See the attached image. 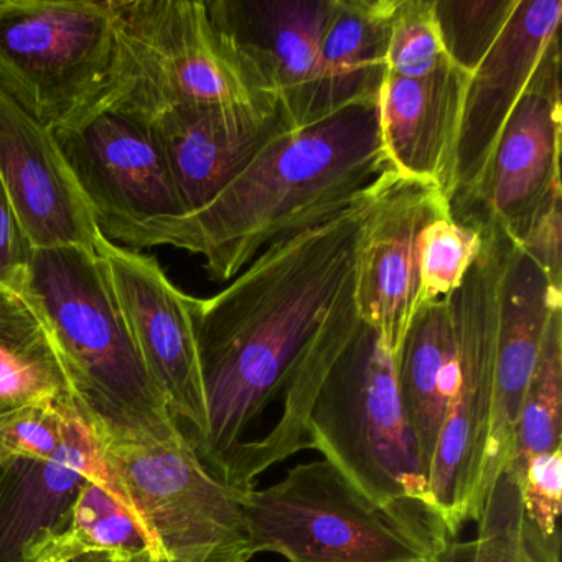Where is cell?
Instances as JSON below:
<instances>
[{
  "instance_id": "cell-1",
  "label": "cell",
  "mask_w": 562,
  "mask_h": 562,
  "mask_svg": "<svg viewBox=\"0 0 562 562\" xmlns=\"http://www.w3.org/2000/svg\"><path fill=\"white\" fill-rule=\"evenodd\" d=\"M373 187L327 222L266 248L218 294L192 297L206 401V432L193 447L220 480L281 400L312 338L353 294Z\"/></svg>"
},
{
  "instance_id": "cell-2",
  "label": "cell",
  "mask_w": 562,
  "mask_h": 562,
  "mask_svg": "<svg viewBox=\"0 0 562 562\" xmlns=\"http://www.w3.org/2000/svg\"><path fill=\"white\" fill-rule=\"evenodd\" d=\"M387 169L378 100L350 104L285 131L196 212L127 226L110 241L186 249L205 259L210 279L233 281L269 246L348 209Z\"/></svg>"
},
{
  "instance_id": "cell-3",
  "label": "cell",
  "mask_w": 562,
  "mask_h": 562,
  "mask_svg": "<svg viewBox=\"0 0 562 562\" xmlns=\"http://www.w3.org/2000/svg\"><path fill=\"white\" fill-rule=\"evenodd\" d=\"M353 295L312 338L252 453L272 467L317 450L371 502L443 528L401 406L396 358L361 321Z\"/></svg>"
},
{
  "instance_id": "cell-4",
  "label": "cell",
  "mask_w": 562,
  "mask_h": 562,
  "mask_svg": "<svg viewBox=\"0 0 562 562\" xmlns=\"http://www.w3.org/2000/svg\"><path fill=\"white\" fill-rule=\"evenodd\" d=\"M25 294L50 328L75 406L103 443H159L186 430L170 413L94 249H35Z\"/></svg>"
},
{
  "instance_id": "cell-5",
  "label": "cell",
  "mask_w": 562,
  "mask_h": 562,
  "mask_svg": "<svg viewBox=\"0 0 562 562\" xmlns=\"http://www.w3.org/2000/svg\"><path fill=\"white\" fill-rule=\"evenodd\" d=\"M114 11L113 65L87 110L113 111L150 124L186 104L279 106L220 41L205 2L121 0Z\"/></svg>"
},
{
  "instance_id": "cell-6",
  "label": "cell",
  "mask_w": 562,
  "mask_h": 562,
  "mask_svg": "<svg viewBox=\"0 0 562 562\" xmlns=\"http://www.w3.org/2000/svg\"><path fill=\"white\" fill-rule=\"evenodd\" d=\"M245 515L255 554L289 562H427L450 541L440 526L371 502L325 459L246 490Z\"/></svg>"
},
{
  "instance_id": "cell-7",
  "label": "cell",
  "mask_w": 562,
  "mask_h": 562,
  "mask_svg": "<svg viewBox=\"0 0 562 562\" xmlns=\"http://www.w3.org/2000/svg\"><path fill=\"white\" fill-rule=\"evenodd\" d=\"M482 248L450 294L457 321V376L429 469L437 515L450 539L479 521L488 499V439L495 396L496 325L503 266L512 238L480 232Z\"/></svg>"
},
{
  "instance_id": "cell-8",
  "label": "cell",
  "mask_w": 562,
  "mask_h": 562,
  "mask_svg": "<svg viewBox=\"0 0 562 562\" xmlns=\"http://www.w3.org/2000/svg\"><path fill=\"white\" fill-rule=\"evenodd\" d=\"M156 562H249L246 490L206 469L183 432L159 443H103Z\"/></svg>"
},
{
  "instance_id": "cell-9",
  "label": "cell",
  "mask_w": 562,
  "mask_h": 562,
  "mask_svg": "<svg viewBox=\"0 0 562 562\" xmlns=\"http://www.w3.org/2000/svg\"><path fill=\"white\" fill-rule=\"evenodd\" d=\"M114 47L110 0H0V90L50 130L97 100Z\"/></svg>"
},
{
  "instance_id": "cell-10",
  "label": "cell",
  "mask_w": 562,
  "mask_h": 562,
  "mask_svg": "<svg viewBox=\"0 0 562 562\" xmlns=\"http://www.w3.org/2000/svg\"><path fill=\"white\" fill-rule=\"evenodd\" d=\"M561 44L542 54L495 149L467 192L449 200L450 218L483 232L499 228L519 245L561 189Z\"/></svg>"
},
{
  "instance_id": "cell-11",
  "label": "cell",
  "mask_w": 562,
  "mask_h": 562,
  "mask_svg": "<svg viewBox=\"0 0 562 562\" xmlns=\"http://www.w3.org/2000/svg\"><path fill=\"white\" fill-rule=\"evenodd\" d=\"M54 134L104 238L186 215L150 124L90 108Z\"/></svg>"
},
{
  "instance_id": "cell-12",
  "label": "cell",
  "mask_w": 562,
  "mask_h": 562,
  "mask_svg": "<svg viewBox=\"0 0 562 562\" xmlns=\"http://www.w3.org/2000/svg\"><path fill=\"white\" fill-rule=\"evenodd\" d=\"M94 251L150 378L173 417L189 424L195 446L206 432V401L192 295L167 278L156 256L114 245L101 233Z\"/></svg>"
},
{
  "instance_id": "cell-13",
  "label": "cell",
  "mask_w": 562,
  "mask_h": 562,
  "mask_svg": "<svg viewBox=\"0 0 562 562\" xmlns=\"http://www.w3.org/2000/svg\"><path fill=\"white\" fill-rule=\"evenodd\" d=\"M450 215L442 190L387 169L374 183L361 226L355 307L394 358L420 307V236Z\"/></svg>"
},
{
  "instance_id": "cell-14",
  "label": "cell",
  "mask_w": 562,
  "mask_h": 562,
  "mask_svg": "<svg viewBox=\"0 0 562 562\" xmlns=\"http://www.w3.org/2000/svg\"><path fill=\"white\" fill-rule=\"evenodd\" d=\"M220 41L292 130L321 116V41L330 0L205 2Z\"/></svg>"
},
{
  "instance_id": "cell-15",
  "label": "cell",
  "mask_w": 562,
  "mask_h": 562,
  "mask_svg": "<svg viewBox=\"0 0 562 562\" xmlns=\"http://www.w3.org/2000/svg\"><path fill=\"white\" fill-rule=\"evenodd\" d=\"M0 180L34 249H94L100 232L54 130L2 90Z\"/></svg>"
},
{
  "instance_id": "cell-16",
  "label": "cell",
  "mask_w": 562,
  "mask_h": 562,
  "mask_svg": "<svg viewBox=\"0 0 562 562\" xmlns=\"http://www.w3.org/2000/svg\"><path fill=\"white\" fill-rule=\"evenodd\" d=\"M562 2L518 0L505 31L467 85L450 177L449 200L467 192L485 169L496 140L552 38Z\"/></svg>"
},
{
  "instance_id": "cell-17",
  "label": "cell",
  "mask_w": 562,
  "mask_h": 562,
  "mask_svg": "<svg viewBox=\"0 0 562 562\" xmlns=\"http://www.w3.org/2000/svg\"><path fill=\"white\" fill-rule=\"evenodd\" d=\"M186 215L215 199L292 126L281 106L186 104L150 123Z\"/></svg>"
},
{
  "instance_id": "cell-18",
  "label": "cell",
  "mask_w": 562,
  "mask_h": 562,
  "mask_svg": "<svg viewBox=\"0 0 562 562\" xmlns=\"http://www.w3.org/2000/svg\"><path fill=\"white\" fill-rule=\"evenodd\" d=\"M559 307H562V291L552 288L544 271L512 241L498 291L495 396L488 439L490 488L512 463L522 397L549 318Z\"/></svg>"
},
{
  "instance_id": "cell-19",
  "label": "cell",
  "mask_w": 562,
  "mask_h": 562,
  "mask_svg": "<svg viewBox=\"0 0 562 562\" xmlns=\"http://www.w3.org/2000/svg\"><path fill=\"white\" fill-rule=\"evenodd\" d=\"M469 78L446 60L426 77L386 74L378 94L381 140L391 169L437 187L447 202Z\"/></svg>"
},
{
  "instance_id": "cell-20",
  "label": "cell",
  "mask_w": 562,
  "mask_h": 562,
  "mask_svg": "<svg viewBox=\"0 0 562 562\" xmlns=\"http://www.w3.org/2000/svg\"><path fill=\"white\" fill-rule=\"evenodd\" d=\"M103 463L101 440L81 414L54 459L0 463V562H27L35 542L64 528L81 486Z\"/></svg>"
},
{
  "instance_id": "cell-21",
  "label": "cell",
  "mask_w": 562,
  "mask_h": 562,
  "mask_svg": "<svg viewBox=\"0 0 562 562\" xmlns=\"http://www.w3.org/2000/svg\"><path fill=\"white\" fill-rule=\"evenodd\" d=\"M456 376L457 321L449 294L420 305L396 357L397 393L427 480Z\"/></svg>"
},
{
  "instance_id": "cell-22",
  "label": "cell",
  "mask_w": 562,
  "mask_h": 562,
  "mask_svg": "<svg viewBox=\"0 0 562 562\" xmlns=\"http://www.w3.org/2000/svg\"><path fill=\"white\" fill-rule=\"evenodd\" d=\"M396 0H330L321 41V116L378 100Z\"/></svg>"
},
{
  "instance_id": "cell-23",
  "label": "cell",
  "mask_w": 562,
  "mask_h": 562,
  "mask_svg": "<svg viewBox=\"0 0 562 562\" xmlns=\"http://www.w3.org/2000/svg\"><path fill=\"white\" fill-rule=\"evenodd\" d=\"M74 401L47 322L24 289L0 285V414Z\"/></svg>"
},
{
  "instance_id": "cell-24",
  "label": "cell",
  "mask_w": 562,
  "mask_h": 562,
  "mask_svg": "<svg viewBox=\"0 0 562 562\" xmlns=\"http://www.w3.org/2000/svg\"><path fill=\"white\" fill-rule=\"evenodd\" d=\"M140 552L153 555L126 503L116 490L88 479L64 528L35 542L29 549L27 562H70L88 554L123 561Z\"/></svg>"
},
{
  "instance_id": "cell-25",
  "label": "cell",
  "mask_w": 562,
  "mask_h": 562,
  "mask_svg": "<svg viewBox=\"0 0 562 562\" xmlns=\"http://www.w3.org/2000/svg\"><path fill=\"white\" fill-rule=\"evenodd\" d=\"M562 307L546 328L541 351L522 397L516 423L515 450L505 473L516 475L522 463L562 447Z\"/></svg>"
},
{
  "instance_id": "cell-26",
  "label": "cell",
  "mask_w": 562,
  "mask_h": 562,
  "mask_svg": "<svg viewBox=\"0 0 562 562\" xmlns=\"http://www.w3.org/2000/svg\"><path fill=\"white\" fill-rule=\"evenodd\" d=\"M476 522L472 562H561L559 535L544 539L532 528L508 473L496 480Z\"/></svg>"
},
{
  "instance_id": "cell-27",
  "label": "cell",
  "mask_w": 562,
  "mask_h": 562,
  "mask_svg": "<svg viewBox=\"0 0 562 562\" xmlns=\"http://www.w3.org/2000/svg\"><path fill=\"white\" fill-rule=\"evenodd\" d=\"M516 5L518 0H434L437 34L447 60L472 77Z\"/></svg>"
},
{
  "instance_id": "cell-28",
  "label": "cell",
  "mask_w": 562,
  "mask_h": 562,
  "mask_svg": "<svg viewBox=\"0 0 562 562\" xmlns=\"http://www.w3.org/2000/svg\"><path fill=\"white\" fill-rule=\"evenodd\" d=\"M482 248L476 229L440 216L420 236V305L452 294Z\"/></svg>"
},
{
  "instance_id": "cell-29",
  "label": "cell",
  "mask_w": 562,
  "mask_h": 562,
  "mask_svg": "<svg viewBox=\"0 0 562 562\" xmlns=\"http://www.w3.org/2000/svg\"><path fill=\"white\" fill-rule=\"evenodd\" d=\"M446 60L437 34L434 0H396L391 15L386 74L426 77Z\"/></svg>"
},
{
  "instance_id": "cell-30",
  "label": "cell",
  "mask_w": 562,
  "mask_h": 562,
  "mask_svg": "<svg viewBox=\"0 0 562 562\" xmlns=\"http://www.w3.org/2000/svg\"><path fill=\"white\" fill-rule=\"evenodd\" d=\"M78 414L75 401L0 414V463L54 459L70 439Z\"/></svg>"
},
{
  "instance_id": "cell-31",
  "label": "cell",
  "mask_w": 562,
  "mask_h": 562,
  "mask_svg": "<svg viewBox=\"0 0 562 562\" xmlns=\"http://www.w3.org/2000/svg\"><path fill=\"white\" fill-rule=\"evenodd\" d=\"M515 479L522 512L544 539L559 535L562 508V447L539 453L522 463Z\"/></svg>"
},
{
  "instance_id": "cell-32",
  "label": "cell",
  "mask_w": 562,
  "mask_h": 562,
  "mask_svg": "<svg viewBox=\"0 0 562 562\" xmlns=\"http://www.w3.org/2000/svg\"><path fill=\"white\" fill-rule=\"evenodd\" d=\"M516 246L544 271L552 288L562 291V193L552 196Z\"/></svg>"
},
{
  "instance_id": "cell-33",
  "label": "cell",
  "mask_w": 562,
  "mask_h": 562,
  "mask_svg": "<svg viewBox=\"0 0 562 562\" xmlns=\"http://www.w3.org/2000/svg\"><path fill=\"white\" fill-rule=\"evenodd\" d=\"M34 246L0 180V285L22 289Z\"/></svg>"
},
{
  "instance_id": "cell-34",
  "label": "cell",
  "mask_w": 562,
  "mask_h": 562,
  "mask_svg": "<svg viewBox=\"0 0 562 562\" xmlns=\"http://www.w3.org/2000/svg\"><path fill=\"white\" fill-rule=\"evenodd\" d=\"M475 541L450 539L430 561L427 562H472Z\"/></svg>"
},
{
  "instance_id": "cell-35",
  "label": "cell",
  "mask_w": 562,
  "mask_h": 562,
  "mask_svg": "<svg viewBox=\"0 0 562 562\" xmlns=\"http://www.w3.org/2000/svg\"><path fill=\"white\" fill-rule=\"evenodd\" d=\"M70 562H113V559L106 554H88L83 555V558L74 559Z\"/></svg>"
},
{
  "instance_id": "cell-36",
  "label": "cell",
  "mask_w": 562,
  "mask_h": 562,
  "mask_svg": "<svg viewBox=\"0 0 562 562\" xmlns=\"http://www.w3.org/2000/svg\"><path fill=\"white\" fill-rule=\"evenodd\" d=\"M113 562H156L149 552H140V554L133 555V558L123 559V561Z\"/></svg>"
}]
</instances>
